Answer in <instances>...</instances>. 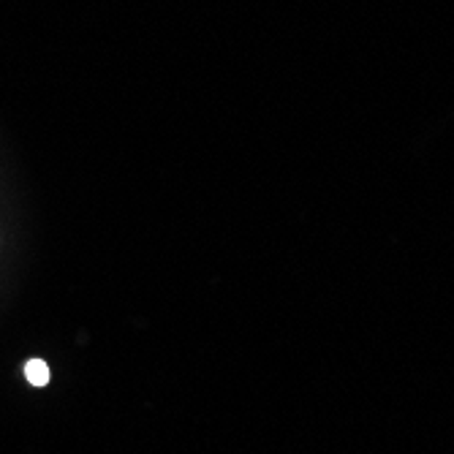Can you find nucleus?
Returning <instances> with one entry per match:
<instances>
[{"mask_svg": "<svg viewBox=\"0 0 454 454\" xmlns=\"http://www.w3.org/2000/svg\"><path fill=\"white\" fill-rule=\"evenodd\" d=\"M25 375H28V381H31L33 387H47L49 384V367L44 359H31L28 365H25Z\"/></svg>", "mask_w": 454, "mask_h": 454, "instance_id": "1", "label": "nucleus"}]
</instances>
